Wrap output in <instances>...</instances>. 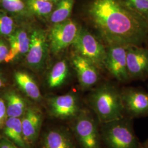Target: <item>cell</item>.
Returning a JSON list of instances; mask_svg holds the SVG:
<instances>
[{"label":"cell","instance_id":"cell-24","mask_svg":"<svg viewBox=\"0 0 148 148\" xmlns=\"http://www.w3.org/2000/svg\"><path fill=\"white\" fill-rule=\"evenodd\" d=\"M131 9L148 21V0H122Z\"/></svg>","mask_w":148,"mask_h":148},{"label":"cell","instance_id":"cell-2","mask_svg":"<svg viewBox=\"0 0 148 148\" xmlns=\"http://www.w3.org/2000/svg\"><path fill=\"white\" fill-rule=\"evenodd\" d=\"M89 103L101 124L126 116L121 91L111 84H103L93 90L89 96Z\"/></svg>","mask_w":148,"mask_h":148},{"label":"cell","instance_id":"cell-17","mask_svg":"<svg viewBox=\"0 0 148 148\" xmlns=\"http://www.w3.org/2000/svg\"><path fill=\"white\" fill-rule=\"evenodd\" d=\"M3 128V132L7 139L19 148H29L23 137L21 118L7 117Z\"/></svg>","mask_w":148,"mask_h":148},{"label":"cell","instance_id":"cell-16","mask_svg":"<svg viewBox=\"0 0 148 148\" xmlns=\"http://www.w3.org/2000/svg\"><path fill=\"white\" fill-rule=\"evenodd\" d=\"M16 85L23 92L32 100L41 99V94L36 82L30 74L25 71H16L14 74Z\"/></svg>","mask_w":148,"mask_h":148},{"label":"cell","instance_id":"cell-12","mask_svg":"<svg viewBox=\"0 0 148 148\" xmlns=\"http://www.w3.org/2000/svg\"><path fill=\"white\" fill-rule=\"evenodd\" d=\"M48 105L52 115L59 119L76 117L80 111L77 98L73 93L52 97Z\"/></svg>","mask_w":148,"mask_h":148},{"label":"cell","instance_id":"cell-11","mask_svg":"<svg viewBox=\"0 0 148 148\" xmlns=\"http://www.w3.org/2000/svg\"><path fill=\"white\" fill-rule=\"evenodd\" d=\"M72 63L82 89H90L97 84L99 79V69L94 64L75 52L72 57Z\"/></svg>","mask_w":148,"mask_h":148},{"label":"cell","instance_id":"cell-29","mask_svg":"<svg viewBox=\"0 0 148 148\" xmlns=\"http://www.w3.org/2000/svg\"><path fill=\"white\" fill-rule=\"evenodd\" d=\"M139 148H148V138H147L143 143L140 144Z\"/></svg>","mask_w":148,"mask_h":148},{"label":"cell","instance_id":"cell-7","mask_svg":"<svg viewBox=\"0 0 148 148\" xmlns=\"http://www.w3.org/2000/svg\"><path fill=\"white\" fill-rule=\"evenodd\" d=\"M49 50L47 34L44 30L35 27L32 30L29 51L25 56L27 66L35 71L42 70L47 60Z\"/></svg>","mask_w":148,"mask_h":148},{"label":"cell","instance_id":"cell-5","mask_svg":"<svg viewBox=\"0 0 148 148\" xmlns=\"http://www.w3.org/2000/svg\"><path fill=\"white\" fill-rule=\"evenodd\" d=\"M76 117L74 132L81 147L101 148V134L94 117L86 110H80Z\"/></svg>","mask_w":148,"mask_h":148},{"label":"cell","instance_id":"cell-23","mask_svg":"<svg viewBox=\"0 0 148 148\" xmlns=\"http://www.w3.org/2000/svg\"><path fill=\"white\" fill-rule=\"evenodd\" d=\"M14 19L6 12L0 9V36L9 37L16 29Z\"/></svg>","mask_w":148,"mask_h":148},{"label":"cell","instance_id":"cell-14","mask_svg":"<svg viewBox=\"0 0 148 148\" xmlns=\"http://www.w3.org/2000/svg\"><path fill=\"white\" fill-rule=\"evenodd\" d=\"M42 121L41 112L35 107H27L21 117L24 139L28 146L36 140Z\"/></svg>","mask_w":148,"mask_h":148},{"label":"cell","instance_id":"cell-27","mask_svg":"<svg viewBox=\"0 0 148 148\" xmlns=\"http://www.w3.org/2000/svg\"><path fill=\"white\" fill-rule=\"evenodd\" d=\"M0 148H20L7 138L0 139Z\"/></svg>","mask_w":148,"mask_h":148},{"label":"cell","instance_id":"cell-8","mask_svg":"<svg viewBox=\"0 0 148 148\" xmlns=\"http://www.w3.org/2000/svg\"><path fill=\"white\" fill-rule=\"evenodd\" d=\"M125 115L131 118L148 116V94L138 88L120 90Z\"/></svg>","mask_w":148,"mask_h":148},{"label":"cell","instance_id":"cell-21","mask_svg":"<svg viewBox=\"0 0 148 148\" xmlns=\"http://www.w3.org/2000/svg\"><path fill=\"white\" fill-rule=\"evenodd\" d=\"M76 0H59L55 4L49 18L52 24L65 21L70 18Z\"/></svg>","mask_w":148,"mask_h":148},{"label":"cell","instance_id":"cell-4","mask_svg":"<svg viewBox=\"0 0 148 148\" xmlns=\"http://www.w3.org/2000/svg\"><path fill=\"white\" fill-rule=\"evenodd\" d=\"M73 46L75 53L90 60L99 70L106 69V49L87 29L80 27Z\"/></svg>","mask_w":148,"mask_h":148},{"label":"cell","instance_id":"cell-20","mask_svg":"<svg viewBox=\"0 0 148 148\" xmlns=\"http://www.w3.org/2000/svg\"><path fill=\"white\" fill-rule=\"evenodd\" d=\"M0 5L2 10L16 18L28 21L34 17L24 0H0Z\"/></svg>","mask_w":148,"mask_h":148},{"label":"cell","instance_id":"cell-22","mask_svg":"<svg viewBox=\"0 0 148 148\" xmlns=\"http://www.w3.org/2000/svg\"><path fill=\"white\" fill-rule=\"evenodd\" d=\"M29 10L34 16L48 21L55 4L43 0H24Z\"/></svg>","mask_w":148,"mask_h":148},{"label":"cell","instance_id":"cell-28","mask_svg":"<svg viewBox=\"0 0 148 148\" xmlns=\"http://www.w3.org/2000/svg\"><path fill=\"white\" fill-rule=\"evenodd\" d=\"M5 84V79L2 74L0 72V88H2Z\"/></svg>","mask_w":148,"mask_h":148},{"label":"cell","instance_id":"cell-19","mask_svg":"<svg viewBox=\"0 0 148 148\" xmlns=\"http://www.w3.org/2000/svg\"><path fill=\"white\" fill-rule=\"evenodd\" d=\"M69 73V66L66 60H62L56 63L48 74V87L53 89L62 86L67 79Z\"/></svg>","mask_w":148,"mask_h":148},{"label":"cell","instance_id":"cell-15","mask_svg":"<svg viewBox=\"0 0 148 148\" xmlns=\"http://www.w3.org/2000/svg\"><path fill=\"white\" fill-rule=\"evenodd\" d=\"M42 148H75L69 134L63 130L54 129L46 133L43 138Z\"/></svg>","mask_w":148,"mask_h":148},{"label":"cell","instance_id":"cell-10","mask_svg":"<svg viewBox=\"0 0 148 148\" xmlns=\"http://www.w3.org/2000/svg\"><path fill=\"white\" fill-rule=\"evenodd\" d=\"M127 66L130 79H144L148 77V48L143 46L127 47Z\"/></svg>","mask_w":148,"mask_h":148},{"label":"cell","instance_id":"cell-1","mask_svg":"<svg viewBox=\"0 0 148 148\" xmlns=\"http://www.w3.org/2000/svg\"><path fill=\"white\" fill-rule=\"evenodd\" d=\"M86 12L108 46H142L148 42V20L122 0H91Z\"/></svg>","mask_w":148,"mask_h":148},{"label":"cell","instance_id":"cell-3","mask_svg":"<svg viewBox=\"0 0 148 148\" xmlns=\"http://www.w3.org/2000/svg\"><path fill=\"white\" fill-rule=\"evenodd\" d=\"M102 125L101 141L108 148H139L140 144L133 127V119L125 116Z\"/></svg>","mask_w":148,"mask_h":148},{"label":"cell","instance_id":"cell-9","mask_svg":"<svg viewBox=\"0 0 148 148\" xmlns=\"http://www.w3.org/2000/svg\"><path fill=\"white\" fill-rule=\"evenodd\" d=\"M106 69L120 82L130 80L127 66V47L121 45L108 46L106 49Z\"/></svg>","mask_w":148,"mask_h":148},{"label":"cell","instance_id":"cell-25","mask_svg":"<svg viewBox=\"0 0 148 148\" xmlns=\"http://www.w3.org/2000/svg\"><path fill=\"white\" fill-rule=\"evenodd\" d=\"M7 117L5 101L0 98V128L3 127Z\"/></svg>","mask_w":148,"mask_h":148},{"label":"cell","instance_id":"cell-30","mask_svg":"<svg viewBox=\"0 0 148 148\" xmlns=\"http://www.w3.org/2000/svg\"><path fill=\"white\" fill-rule=\"evenodd\" d=\"M43 1L51 2H52V3H53L54 4H56V3H57L58 2L59 0H43Z\"/></svg>","mask_w":148,"mask_h":148},{"label":"cell","instance_id":"cell-18","mask_svg":"<svg viewBox=\"0 0 148 148\" xmlns=\"http://www.w3.org/2000/svg\"><path fill=\"white\" fill-rule=\"evenodd\" d=\"M8 117L21 118L27 110V102L14 90H9L4 95Z\"/></svg>","mask_w":148,"mask_h":148},{"label":"cell","instance_id":"cell-26","mask_svg":"<svg viewBox=\"0 0 148 148\" xmlns=\"http://www.w3.org/2000/svg\"><path fill=\"white\" fill-rule=\"evenodd\" d=\"M9 47L7 43L0 39V63L5 61L9 53Z\"/></svg>","mask_w":148,"mask_h":148},{"label":"cell","instance_id":"cell-13","mask_svg":"<svg viewBox=\"0 0 148 148\" xmlns=\"http://www.w3.org/2000/svg\"><path fill=\"white\" fill-rule=\"evenodd\" d=\"M32 30L25 26L16 27L8 37L10 48L5 62L9 63L26 56L30 47Z\"/></svg>","mask_w":148,"mask_h":148},{"label":"cell","instance_id":"cell-6","mask_svg":"<svg viewBox=\"0 0 148 148\" xmlns=\"http://www.w3.org/2000/svg\"><path fill=\"white\" fill-rule=\"evenodd\" d=\"M80 27L76 21L70 18L53 24L47 34L49 50L54 54H58L73 45Z\"/></svg>","mask_w":148,"mask_h":148}]
</instances>
